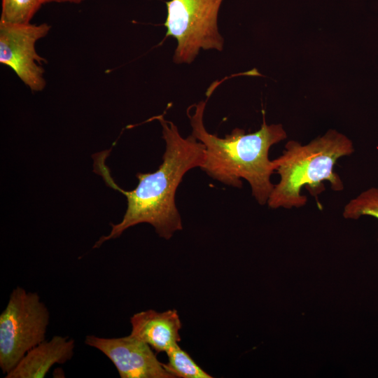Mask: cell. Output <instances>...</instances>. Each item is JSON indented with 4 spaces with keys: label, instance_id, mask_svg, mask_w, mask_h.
I'll list each match as a JSON object with an SVG mask.
<instances>
[{
    "label": "cell",
    "instance_id": "obj_1",
    "mask_svg": "<svg viewBox=\"0 0 378 378\" xmlns=\"http://www.w3.org/2000/svg\"><path fill=\"white\" fill-rule=\"evenodd\" d=\"M162 127L165 150L162 162L152 173H138L139 183L132 190L120 188L111 175L106 164L110 150L93 155L94 172L99 174L106 184L122 192L127 198V206L122 220L111 225L108 235L102 236L94 248L120 237L130 227L139 223L150 224L157 234L169 239L174 233L183 229L182 221L176 206L175 195L183 176L190 169L201 167L205 147L193 135L183 138L173 122L163 115L153 117Z\"/></svg>",
    "mask_w": 378,
    "mask_h": 378
},
{
    "label": "cell",
    "instance_id": "obj_2",
    "mask_svg": "<svg viewBox=\"0 0 378 378\" xmlns=\"http://www.w3.org/2000/svg\"><path fill=\"white\" fill-rule=\"evenodd\" d=\"M187 115L192 135L204 147V158L201 169L211 178L225 185L241 188L244 178L251 188L252 195L260 205H265L274 188L270 181L275 172L269 151L273 145L284 140L287 134L281 124L267 125L263 122L259 130L246 133L234 128L225 138L210 134L203 122L206 102L192 105Z\"/></svg>",
    "mask_w": 378,
    "mask_h": 378
},
{
    "label": "cell",
    "instance_id": "obj_3",
    "mask_svg": "<svg viewBox=\"0 0 378 378\" xmlns=\"http://www.w3.org/2000/svg\"><path fill=\"white\" fill-rule=\"evenodd\" d=\"M352 141L335 130H329L307 144L290 140L285 146L281 155L273 160L274 171L280 176L267 200L272 209H291L304 206L307 197L301 195L306 188L316 199L325 190L323 181L330 183L334 191H342L344 183L334 171L342 157L354 152Z\"/></svg>",
    "mask_w": 378,
    "mask_h": 378
},
{
    "label": "cell",
    "instance_id": "obj_4",
    "mask_svg": "<svg viewBox=\"0 0 378 378\" xmlns=\"http://www.w3.org/2000/svg\"><path fill=\"white\" fill-rule=\"evenodd\" d=\"M49 311L36 292L17 286L0 314V368L9 372L32 348L45 340Z\"/></svg>",
    "mask_w": 378,
    "mask_h": 378
},
{
    "label": "cell",
    "instance_id": "obj_5",
    "mask_svg": "<svg viewBox=\"0 0 378 378\" xmlns=\"http://www.w3.org/2000/svg\"><path fill=\"white\" fill-rule=\"evenodd\" d=\"M223 0H170L164 24L166 36L176 40L173 60L190 64L202 50L222 51L224 39L218 27V12Z\"/></svg>",
    "mask_w": 378,
    "mask_h": 378
},
{
    "label": "cell",
    "instance_id": "obj_6",
    "mask_svg": "<svg viewBox=\"0 0 378 378\" xmlns=\"http://www.w3.org/2000/svg\"><path fill=\"white\" fill-rule=\"evenodd\" d=\"M50 28L47 23H0V63L11 68L32 91L39 92L46 87L45 71L41 64L47 61L38 55L35 44Z\"/></svg>",
    "mask_w": 378,
    "mask_h": 378
},
{
    "label": "cell",
    "instance_id": "obj_7",
    "mask_svg": "<svg viewBox=\"0 0 378 378\" xmlns=\"http://www.w3.org/2000/svg\"><path fill=\"white\" fill-rule=\"evenodd\" d=\"M85 343L104 354L121 378H174L153 349L132 335L116 338L87 335Z\"/></svg>",
    "mask_w": 378,
    "mask_h": 378
},
{
    "label": "cell",
    "instance_id": "obj_8",
    "mask_svg": "<svg viewBox=\"0 0 378 378\" xmlns=\"http://www.w3.org/2000/svg\"><path fill=\"white\" fill-rule=\"evenodd\" d=\"M130 323V335L148 344L156 353H167L181 341V322L176 309L142 311L132 315Z\"/></svg>",
    "mask_w": 378,
    "mask_h": 378
},
{
    "label": "cell",
    "instance_id": "obj_9",
    "mask_svg": "<svg viewBox=\"0 0 378 378\" xmlns=\"http://www.w3.org/2000/svg\"><path fill=\"white\" fill-rule=\"evenodd\" d=\"M75 342L68 337L55 335L30 349L5 378H43L55 364L71 360Z\"/></svg>",
    "mask_w": 378,
    "mask_h": 378
},
{
    "label": "cell",
    "instance_id": "obj_10",
    "mask_svg": "<svg viewBox=\"0 0 378 378\" xmlns=\"http://www.w3.org/2000/svg\"><path fill=\"white\" fill-rule=\"evenodd\" d=\"M166 354L168 356V363H164V368L174 378L213 377L200 367L178 344L172 346Z\"/></svg>",
    "mask_w": 378,
    "mask_h": 378
},
{
    "label": "cell",
    "instance_id": "obj_11",
    "mask_svg": "<svg viewBox=\"0 0 378 378\" xmlns=\"http://www.w3.org/2000/svg\"><path fill=\"white\" fill-rule=\"evenodd\" d=\"M45 3H47V0H2L0 23L29 24Z\"/></svg>",
    "mask_w": 378,
    "mask_h": 378
},
{
    "label": "cell",
    "instance_id": "obj_12",
    "mask_svg": "<svg viewBox=\"0 0 378 378\" xmlns=\"http://www.w3.org/2000/svg\"><path fill=\"white\" fill-rule=\"evenodd\" d=\"M363 216L378 219V187L363 191L344 207L343 216L346 219L357 220Z\"/></svg>",
    "mask_w": 378,
    "mask_h": 378
},
{
    "label": "cell",
    "instance_id": "obj_13",
    "mask_svg": "<svg viewBox=\"0 0 378 378\" xmlns=\"http://www.w3.org/2000/svg\"><path fill=\"white\" fill-rule=\"evenodd\" d=\"M84 0H47V3L57 2V3H74L79 4Z\"/></svg>",
    "mask_w": 378,
    "mask_h": 378
}]
</instances>
